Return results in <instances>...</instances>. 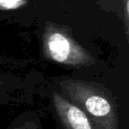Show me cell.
Segmentation results:
<instances>
[{
	"label": "cell",
	"instance_id": "cell-1",
	"mask_svg": "<svg viewBox=\"0 0 129 129\" xmlns=\"http://www.w3.org/2000/svg\"><path fill=\"white\" fill-rule=\"evenodd\" d=\"M58 87L60 93L87 115L93 129H119L116 101L107 88L78 79H63Z\"/></svg>",
	"mask_w": 129,
	"mask_h": 129
},
{
	"label": "cell",
	"instance_id": "cell-2",
	"mask_svg": "<svg viewBox=\"0 0 129 129\" xmlns=\"http://www.w3.org/2000/svg\"><path fill=\"white\" fill-rule=\"evenodd\" d=\"M41 47L44 56L54 62L74 67H90L96 58L71 33L61 26L47 23L41 36Z\"/></svg>",
	"mask_w": 129,
	"mask_h": 129
},
{
	"label": "cell",
	"instance_id": "cell-3",
	"mask_svg": "<svg viewBox=\"0 0 129 129\" xmlns=\"http://www.w3.org/2000/svg\"><path fill=\"white\" fill-rule=\"evenodd\" d=\"M51 104L63 129H93L87 115L60 92L51 93Z\"/></svg>",
	"mask_w": 129,
	"mask_h": 129
},
{
	"label": "cell",
	"instance_id": "cell-4",
	"mask_svg": "<svg viewBox=\"0 0 129 129\" xmlns=\"http://www.w3.org/2000/svg\"><path fill=\"white\" fill-rule=\"evenodd\" d=\"M5 129H43V126L35 114L28 113L16 118Z\"/></svg>",
	"mask_w": 129,
	"mask_h": 129
},
{
	"label": "cell",
	"instance_id": "cell-5",
	"mask_svg": "<svg viewBox=\"0 0 129 129\" xmlns=\"http://www.w3.org/2000/svg\"><path fill=\"white\" fill-rule=\"evenodd\" d=\"M118 1H119L121 20L123 22L126 37L128 38V33H129V0H118Z\"/></svg>",
	"mask_w": 129,
	"mask_h": 129
},
{
	"label": "cell",
	"instance_id": "cell-6",
	"mask_svg": "<svg viewBox=\"0 0 129 129\" xmlns=\"http://www.w3.org/2000/svg\"><path fill=\"white\" fill-rule=\"evenodd\" d=\"M28 0H0V10H14L26 5Z\"/></svg>",
	"mask_w": 129,
	"mask_h": 129
},
{
	"label": "cell",
	"instance_id": "cell-7",
	"mask_svg": "<svg viewBox=\"0 0 129 129\" xmlns=\"http://www.w3.org/2000/svg\"><path fill=\"white\" fill-rule=\"evenodd\" d=\"M100 6L103 9H106L108 11H114L117 12V8L119 5V1L118 0H96Z\"/></svg>",
	"mask_w": 129,
	"mask_h": 129
}]
</instances>
